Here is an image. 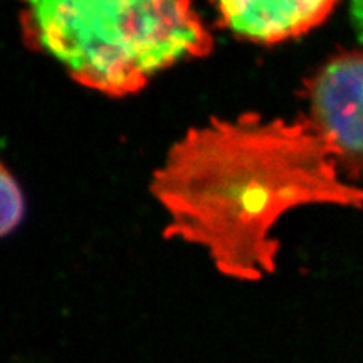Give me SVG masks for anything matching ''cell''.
Instances as JSON below:
<instances>
[{
    "mask_svg": "<svg viewBox=\"0 0 363 363\" xmlns=\"http://www.w3.org/2000/svg\"><path fill=\"white\" fill-rule=\"evenodd\" d=\"M150 192L169 216L163 235L203 247L217 271L238 281L274 272L279 242L271 233L286 212L363 207V190L343 179L310 121L256 113L190 128Z\"/></svg>",
    "mask_w": 363,
    "mask_h": 363,
    "instance_id": "1",
    "label": "cell"
},
{
    "mask_svg": "<svg viewBox=\"0 0 363 363\" xmlns=\"http://www.w3.org/2000/svg\"><path fill=\"white\" fill-rule=\"evenodd\" d=\"M27 43L84 88L128 96L214 49L192 0H21Z\"/></svg>",
    "mask_w": 363,
    "mask_h": 363,
    "instance_id": "2",
    "label": "cell"
},
{
    "mask_svg": "<svg viewBox=\"0 0 363 363\" xmlns=\"http://www.w3.org/2000/svg\"><path fill=\"white\" fill-rule=\"evenodd\" d=\"M306 118L328 145L340 172L363 177V51L330 59L308 84Z\"/></svg>",
    "mask_w": 363,
    "mask_h": 363,
    "instance_id": "3",
    "label": "cell"
},
{
    "mask_svg": "<svg viewBox=\"0 0 363 363\" xmlns=\"http://www.w3.org/2000/svg\"><path fill=\"white\" fill-rule=\"evenodd\" d=\"M220 21L238 38L279 44L321 26L338 0H212Z\"/></svg>",
    "mask_w": 363,
    "mask_h": 363,
    "instance_id": "4",
    "label": "cell"
},
{
    "mask_svg": "<svg viewBox=\"0 0 363 363\" xmlns=\"http://www.w3.org/2000/svg\"><path fill=\"white\" fill-rule=\"evenodd\" d=\"M24 217V197L16 179L2 169V234L12 233Z\"/></svg>",
    "mask_w": 363,
    "mask_h": 363,
    "instance_id": "5",
    "label": "cell"
},
{
    "mask_svg": "<svg viewBox=\"0 0 363 363\" xmlns=\"http://www.w3.org/2000/svg\"><path fill=\"white\" fill-rule=\"evenodd\" d=\"M350 17L357 38L363 44V0H350Z\"/></svg>",
    "mask_w": 363,
    "mask_h": 363,
    "instance_id": "6",
    "label": "cell"
}]
</instances>
